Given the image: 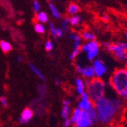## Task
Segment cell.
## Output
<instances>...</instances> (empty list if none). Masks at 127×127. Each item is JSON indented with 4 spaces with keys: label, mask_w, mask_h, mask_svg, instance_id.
Listing matches in <instances>:
<instances>
[{
    "label": "cell",
    "mask_w": 127,
    "mask_h": 127,
    "mask_svg": "<svg viewBox=\"0 0 127 127\" xmlns=\"http://www.w3.org/2000/svg\"><path fill=\"white\" fill-rule=\"evenodd\" d=\"M124 106V101L114 92L110 95L106 92L103 98L94 102L98 122L104 126L112 124L123 114Z\"/></svg>",
    "instance_id": "obj_1"
},
{
    "label": "cell",
    "mask_w": 127,
    "mask_h": 127,
    "mask_svg": "<svg viewBox=\"0 0 127 127\" xmlns=\"http://www.w3.org/2000/svg\"><path fill=\"white\" fill-rule=\"evenodd\" d=\"M109 86L123 101L127 102V68L116 69L109 79Z\"/></svg>",
    "instance_id": "obj_2"
},
{
    "label": "cell",
    "mask_w": 127,
    "mask_h": 127,
    "mask_svg": "<svg viewBox=\"0 0 127 127\" xmlns=\"http://www.w3.org/2000/svg\"><path fill=\"white\" fill-rule=\"evenodd\" d=\"M85 83L86 86V92L94 103L106 95L108 85L102 79L94 78L91 80L85 79Z\"/></svg>",
    "instance_id": "obj_3"
},
{
    "label": "cell",
    "mask_w": 127,
    "mask_h": 127,
    "mask_svg": "<svg viewBox=\"0 0 127 127\" xmlns=\"http://www.w3.org/2000/svg\"><path fill=\"white\" fill-rule=\"evenodd\" d=\"M81 49L82 52H85L87 55V58L88 61H94L97 58L100 52V45L96 40L90 41L82 45Z\"/></svg>",
    "instance_id": "obj_4"
},
{
    "label": "cell",
    "mask_w": 127,
    "mask_h": 127,
    "mask_svg": "<svg viewBox=\"0 0 127 127\" xmlns=\"http://www.w3.org/2000/svg\"><path fill=\"white\" fill-rule=\"evenodd\" d=\"M107 52L112 54L114 58L119 62H125L127 61L126 58V51L120 48L117 44L110 43V45L105 49Z\"/></svg>",
    "instance_id": "obj_5"
},
{
    "label": "cell",
    "mask_w": 127,
    "mask_h": 127,
    "mask_svg": "<svg viewBox=\"0 0 127 127\" xmlns=\"http://www.w3.org/2000/svg\"><path fill=\"white\" fill-rule=\"evenodd\" d=\"M92 67L94 70L95 78L102 79L107 73L108 69L103 60L100 58H95L92 61Z\"/></svg>",
    "instance_id": "obj_6"
},
{
    "label": "cell",
    "mask_w": 127,
    "mask_h": 127,
    "mask_svg": "<svg viewBox=\"0 0 127 127\" xmlns=\"http://www.w3.org/2000/svg\"><path fill=\"white\" fill-rule=\"evenodd\" d=\"M80 96L81 100L78 104V107L79 109L82 111H85V112H88V111L94 109V103L90 99L86 91L84 92Z\"/></svg>",
    "instance_id": "obj_7"
},
{
    "label": "cell",
    "mask_w": 127,
    "mask_h": 127,
    "mask_svg": "<svg viewBox=\"0 0 127 127\" xmlns=\"http://www.w3.org/2000/svg\"><path fill=\"white\" fill-rule=\"evenodd\" d=\"M91 126H93V124L88 117V113L85 111H82L80 117L74 124V127H91Z\"/></svg>",
    "instance_id": "obj_8"
},
{
    "label": "cell",
    "mask_w": 127,
    "mask_h": 127,
    "mask_svg": "<svg viewBox=\"0 0 127 127\" xmlns=\"http://www.w3.org/2000/svg\"><path fill=\"white\" fill-rule=\"evenodd\" d=\"M33 117H34V111L32 110V109H30L29 107L25 108L23 110L21 117L19 118V122L21 124L27 123L31 119L33 118Z\"/></svg>",
    "instance_id": "obj_9"
},
{
    "label": "cell",
    "mask_w": 127,
    "mask_h": 127,
    "mask_svg": "<svg viewBox=\"0 0 127 127\" xmlns=\"http://www.w3.org/2000/svg\"><path fill=\"white\" fill-rule=\"evenodd\" d=\"M81 74L85 78V79H88V80H91V79L95 78V73H94V70L92 66L84 67L82 68Z\"/></svg>",
    "instance_id": "obj_10"
},
{
    "label": "cell",
    "mask_w": 127,
    "mask_h": 127,
    "mask_svg": "<svg viewBox=\"0 0 127 127\" xmlns=\"http://www.w3.org/2000/svg\"><path fill=\"white\" fill-rule=\"evenodd\" d=\"M70 103L69 100H65L63 101V107L61 111V116L63 119H66L69 117L70 114Z\"/></svg>",
    "instance_id": "obj_11"
},
{
    "label": "cell",
    "mask_w": 127,
    "mask_h": 127,
    "mask_svg": "<svg viewBox=\"0 0 127 127\" xmlns=\"http://www.w3.org/2000/svg\"><path fill=\"white\" fill-rule=\"evenodd\" d=\"M75 86H76V90L78 95H82L84 92H85V80H83L81 78H77L75 80Z\"/></svg>",
    "instance_id": "obj_12"
},
{
    "label": "cell",
    "mask_w": 127,
    "mask_h": 127,
    "mask_svg": "<svg viewBox=\"0 0 127 127\" xmlns=\"http://www.w3.org/2000/svg\"><path fill=\"white\" fill-rule=\"evenodd\" d=\"M0 48L3 52L8 53L12 50V45L11 44L5 40H1L0 41Z\"/></svg>",
    "instance_id": "obj_13"
},
{
    "label": "cell",
    "mask_w": 127,
    "mask_h": 127,
    "mask_svg": "<svg viewBox=\"0 0 127 127\" xmlns=\"http://www.w3.org/2000/svg\"><path fill=\"white\" fill-rule=\"evenodd\" d=\"M29 67H30V69L33 71V73L38 77V78H40V79H42L43 81H46V77H45V76L43 74V73L35 66V65H34L33 64H29Z\"/></svg>",
    "instance_id": "obj_14"
},
{
    "label": "cell",
    "mask_w": 127,
    "mask_h": 127,
    "mask_svg": "<svg viewBox=\"0 0 127 127\" xmlns=\"http://www.w3.org/2000/svg\"><path fill=\"white\" fill-rule=\"evenodd\" d=\"M37 20L39 23L46 24L49 21V17L45 11H40L37 14Z\"/></svg>",
    "instance_id": "obj_15"
},
{
    "label": "cell",
    "mask_w": 127,
    "mask_h": 127,
    "mask_svg": "<svg viewBox=\"0 0 127 127\" xmlns=\"http://www.w3.org/2000/svg\"><path fill=\"white\" fill-rule=\"evenodd\" d=\"M81 38L82 39H84L85 41L87 42H90V41H94L96 40V36H95L93 33L89 31H85L82 33Z\"/></svg>",
    "instance_id": "obj_16"
},
{
    "label": "cell",
    "mask_w": 127,
    "mask_h": 127,
    "mask_svg": "<svg viewBox=\"0 0 127 127\" xmlns=\"http://www.w3.org/2000/svg\"><path fill=\"white\" fill-rule=\"evenodd\" d=\"M37 92L40 98H46V95H47V87L44 84H40L37 86Z\"/></svg>",
    "instance_id": "obj_17"
},
{
    "label": "cell",
    "mask_w": 127,
    "mask_h": 127,
    "mask_svg": "<svg viewBox=\"0 0 127 127\" xmlns=\"http://www.w3.org/2000/svg\"><path fill=\"white\" fill-rule=\"evenodd\" d=\"M49 8L53 14V16L54 17V18L56 19H60L62 15H61V13L59 12V11L58 10V8L55 6V5H53V3H50L49 4Z\"/></svg>",
    "instance_id": "obj_18"
},
{
    "label": "cell",
    "mask_w": 127,
    "mask_h": 127,
    "mask_svg": "<svg viewBox=\"0 0 127 127\" xmlns=\"http://www.w3.org/2000/svg\"><path fill=\"white\" fill-rule=\"evenodd\" d=\"M67 11H68V13L71 15H75L77 13L79 12L80 11V7H79L77 4L75 3H71L69 6H68V8H67Z\"/></svg>",
    "instance_id": "obj_19"
},
{
    "label": "cell",
    "mask_w": 127,
    "mask_h": 127,
    "mask_svg": "<svg viewBox=\"0 0 127 127\" xmlns=\"http://www.w3.org/2000/svg\"><path fill=\"white\" fill-rule=\"evenodd\" d=\"M69 24L72 26H77L82 21V18L81 16H79L78 14H75L72 15L71 18H69Z\"/></svg>",
    "instance_id": "obj_20"
},
{
    "label": "cell",
    "mask_w": 127,
    "mask_h": 127,
    "mask_svg": "<svg viewBox=\"0 0 127 127\" xmlns=\"http://www.w3.org/2000/svg\"><path fill=\"white\" fill-rule=\"evenodd\" d=\"M88 114V117L92 123L93 125L96 124L98 123V115H97V113H96V110H95V109L94 110H91L90 111H88V112H87Z\"/></svg>",
    "instance_id": "obj_21"
},
{
    "label": "cell",
    "mask_w": 127,
    "mask_h": 127,
    "mask_svg": "<svg viewBox=\"0 0 127 127\" xmlns=\"http://www.w3.org/2000/svg\"><path fill=\"white\" fill-rule=\"evenodd\" d=\"M82 110H80L78 107L75 108L73 112H72V117H71V121H72V123L74 125L75 123V122L77 121V120L78 119V117H80L81 114H82Z\"/></svg>",
    "instance_id": "obj_22"
},
{
    "label": "cell",
    "mask_w": 127,
    "mask_h": 127,
    "mask_svg": "<svg viewBox=\"0 0 127 127\" xmlns=\"http://www.w3.org/2000/svg\"><path fill=\"white\" fill-rule=\"evenodd\" d=\"M34 30L39 34H43L46 32V27L43 24L37 22L34 24Z\"/></svg>",
    "instance_id": "obj_23"
},
{
    "label": "cell",
    "mask_w": 127,
    "mask_h": 127,
    "mask_svg": "<svg viewBox=\"0 0 127 127\" xmlns=\"http://www.w3.org/2000/svg\"><path fill=\"white\" fill-rule=\"evenodd\" d=\"M69 25L70 24H69V21L68 18H63L62 20V21H61V29L64 32L68 31Z\"/></svg>",
    "instance_id": "obj_24"
},
{
    "label": "cell",
    "mask_w": 127,
    "mask_h": 127,
    "mask_svg": "<svg viewBox=\"0 0 127 127\" xmlns=\"http://www.w3.org/2000/svg\"><path fill=\"white\" fill-rule=\"evenodd\" d=\"M32 5H33V9L35 13H38L40 11V8H41V5L40 4V2L37 0H33V2H32Z\"/></svg>",
    "instance_id": "obj_25"
},
{
    "label": "cell",
    "mask_w": 127,
    "mask_h": 127,
    "mask_svg": "<svg viewBox=\"0 0 127 127\" xmlns=\"http://www.w3.org/2000/svg\"><path fill=\"white\" fill-rule=\"evenodd\" d=\"M49 27H50V32L52 35L53 37L54 38H56V27L55 26L54 23L50 21V24H49Z\"/></svg>",
    "instance_id": "obj_26"
},
{
    "label": "cell",
    "mask_w": 127,
    "mask_h": 127,
    "mask_svg": "<svg viewBox=\"0 0 127 127\" xmlns=\"http://www.w3.org/2000/svg\"><path fill=\"white\" fill-rule=\"evenodd\" d=\"M45 49L47 51V52H51L53 49V43L51 40H47L46 42H45Z\"/></svg>",
    "instance_id": "obj_27"
},
{
    "label": "cell",
    "mask_w": 127,
    "mask_h": 127,
    "mask_svg": "<svg viewBox=\"0 0 127 127\" xmlns=\"http://www.w3.org/2000/svg\"><path fill=\"white\" fill-rule=\"evenodd\" d=\"M68 38H69V39L72 40L73 42H74V41H78V40H82L81 36H79L78 33H70V34L68 36Z\"/></svg>",
    "instance_id": "obj_28"
},
{
    "label": "cell",
    "mask_w": 127,
    "mask_h": 127,
    "mask_svg": "<svg viewBox=\"0 0 127 127\" xmlns=\"http://www.w3.org/2000/svg\"><path fill=\"white\" fill-rule=\"evenodd\" d=\"M80 51H81V49H74L72 52V53L70 54V55H69V59L70 60H74V59H75L76 58V57L80 54Z\"/></svg>",
    "instance_id": "obj_29"
},
{
    "label": "cell",
    "mask_w": 127,
    "mask_h": 127,
    "mask_svg": "<svg viewBox=\"0 0 127 127\" xmlns=\"http://www.w3.org/2000/svg\"><path fill=\"white\" fill-rule=\"evenodd\" d=\"M56 37L58 38H61L64 35V31H63L61 27H56Z\"/></svg>",
    "instance_id": "obj_30"
},
{
    "label": "cell",
    "mask_w": 127,
    "mask_h": 127,
    "mask_svg": "<svg viewBox=\"0 0 127 127\" xmlns=\"http://www.w3.org/2000/svg\"><path fill=\"white\" fill-rule=\"evenodd\" d=\"M0 103L2 104V105L5 107H8V100H7V98L5 97V96H2L0 98Z\"/></svg>",
    "instance_id": "obj_31"
},
{
    "label": "cell",
    "mask_w": 127,
    "mask_h": 127,
    "mask_svg": "<svg viewBox=\"0 0 127 127\" xmlns=\"http://www.w3.org/2000/svg\"><path fill=\"white\" fill-rule=\"evenodd\" d=\"M72 124V123L71 119L69 117L65 119V121H64V123H63V126H64V127H70Z\"/></svg>",
    "instance_id": "obj_32"
},
{
    "label": "cell",
    "mask_w": 127,
    "mask_h": 127,
    "mask_svg": "<svg viewBox=\"0 0 127 127\" xmlns=\"http://www.w3.org/2000/svg\"><path fill=\"white\" fill-rule=\"evenodd\" d=\"M120 48H122L123 49L127 51V43L126 42H119L117 43Z\"/></svg>",
    "instance_id": "obj_33"
},
{
    "label": "cell",
    "mask_w": 127,
    "mask_h": 127,
    "mask_svg": "<svg viewBox=\"0 0 127 127\" xmlns=\"http://www.w3.org/2000/svg\"><path fill=\"white\" fill-rule=\"evenodd\" d=\"M82 67L81 66V65H79V64H78L77 66H76V71L78 73H82Z\"/></svg>",
    "instance_id": "obj_34"
},
{
    "label": "cell",
    "mask_w": 127,
    "mask_h": 127,
    "mask_svg": "<svg viewBox=\"0 0 127 127\" xmlns=\"http://www.w3.org/2000/svg\"><path fill=\"white\" fill-rule=\"evenodd\" d=\"M55 83H56V85H57V86H60V85H61V81L59 80V79H55Z\"/></svg>",
    "instance_id": "obj_35"
},
{
    "label": "cell",
    "mask_w": 127,
    "mask_h": 127,
    "mask_svg": "<svg viewBox=\"0 0 127 127\" xmlns=\"http://www.w3.org/2000/svg\"><path fill=\"white\" fill-rule=\"evenodd\" d=\"M103 20H104V21H107L108 20V17L107 15H104L103 16Z\"/></svg>",
    "instance_id": "obj_36"
},
{
    "label": "cell",
    "mask_w": 127,
    "mask_h": 127,
    "mask_svg": "<svg viewBox=\"0 0 127 127\" xmlns=\"http://www.w3.org/2000/svg\"><path fill=\"white\" fill-rule=\"evenodd\" d=\"M17 59H18V61H22V60H23V58H22L21 56H18V57L17 58Z\"/></svg>",
    "instance_id": "obj_37"
},
{
    "label": "cell",
    "mask_w": 127,
    "mask_h": 127,
    "mask_svg": "<svg viewBox=\"0 0 127 127\" xmlns=\"http://www.w3.org/2000/svg\"><path fill=\"white\" fill-rule=\"evenodd\" d=\"M124 35H125V38H126V39H127V32H126V33H125V34H124Z\"/></svg>",
    "instance_id": "obj_38"
},
{
    "label": "cell",
    "mask_w": 127,
    "mask_h": 127,
    "mask_svg": "<svg viewBox=\"0 0 127 127\" xmlns=\"http://www.w3.org/2000/svg\"><path fill=\"white\" fill-rule=\"evenodd\" d=\"M126 67L127 68V61H126Z\"/></svg>",
    "instance_id": "obj_39"
},
{
    "label": "cell",
    "mask_w": 127,
    "mask_h": 127,
    "mask_svg": "<svg viewBox=\"0 0 127 127\" xmlns=\"http://www.w3.org/2000/svg\"><path fill=\"white\" fill-rule=\"evenodd\" d=\"M46 1H49V2H52V1H53V0H46Z\"/></svg>",
    "instance_id": "obj_40"
},
{
    "label": "cell",
    "mask_w": 127,
    "mask_h": 127,
    "mask_svg": "<svg viewBox=\"0 0 127 127\" xmlns=\"http://www.w3.org/2000/svg\"><path fill=\"white\" fill-rule=\"evenodd\" d=\"M126 58H127V51H126Z\"/></svg>",
    "instance_id": "obj_41"
}]
</instances>
